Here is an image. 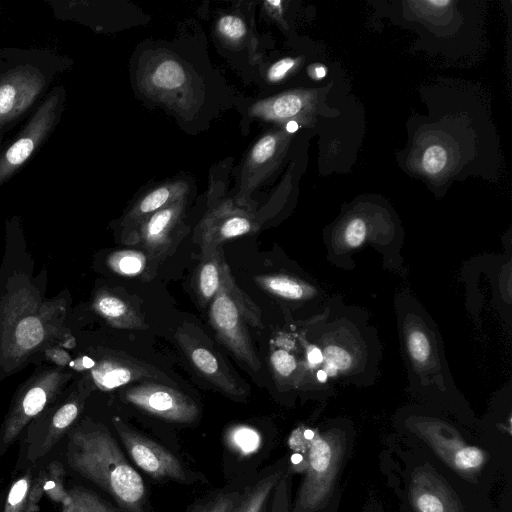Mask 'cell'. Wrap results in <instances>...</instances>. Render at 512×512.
<instances>
[{
    "label": "cell",
    "mask_w": 512,
    "mask_h": 512,
    "mask_svg": "<svg viewBox=\"0 0 512 512\" xmlns=\"http://www.w3.org/2000/svg\"><path fill=\"white\" fill-rule=\"evenodd\" d=\"M73 65L47 48L0 49V147L6 135L36 109L56 78Z\"/></svg>",
    "instance_id": "6da1fadb"
},
{
    "label": "cell",
    "mask_w": 512,
    "mask_h": 512,
    "mask_svg": "<svg viewBox=\"0 0 512 512\" xmlns=\"http://www.w3.org/2000/svg\"><path fill=\"white\" fill-rule=\"evenodd\" d=\"M66 459L70 468L108 492L128 512H147L143 479L105 428L71 432Z\"/></svg>",
    "instance_id": "7a4b0ae2"
},
{
    "label": "cell",
    "mask_w": 512,
    "mask_h": 512,
    "mask_svg": "<svg viewBox=\"0 0 512 512\" xmlns=\"http://www.w3.org/2000/svg\"><path fill=\"white\" fill-rule=\"evenodd\" d=\"M288 445L293 452L303 454L306 461L304 481L292 512H316L333 489L345 444L337 435L297 428L291 433Z\"/></svg>",
    "instance_id": "3957f363"
},
{
    "label": "cell",
    "mask_w": 512,
    "mask_h": 512,
    "mask_svg": "<svg viewBox=\"0 0 512 512\" xmlns=\"http://www.w3.org/2000/svg\"><path fill=\"white\" fill-rule=\"evenodd\" d=\"M209 320L220 341L251 370L259 371L261 362L247 325L263 327L261 310L238 286L229 267L219 291L210 302Z\"/></svg>",
    "instance_id": "277c9868"
},
{
    "label": "cell",
    "mask_w": 512,
    "mask_h": 512,
    "mask_svg": "<svg viewBox=\"0 0 512 512\" xmlns=\"http://www.w3.org/2000/svg\"><path fill=\"white\" fill-rule=\"evenodd\" d=\"M67 100L66 88L54 86L25 124L0 147V187L16 176L48 140L61 121Z\"/></svg>",
    "instance_id": "5b68a950"
},
{
    "label": "cell",
    "mask_w": 512,
    "mask_h": 512,
    "mask_svg": "<svg viewBox=\"0 0 512 512\" xmlns=\"http://www.w3.org/2000/svg\"><path fill=\"white\" fill-rule=\"evenodd\" d=\"M113 424L126 451L144 472L155 479L187 481L186 470L174 454L139 434L118 417L113 418Z\"/></svg>",
    "instance_id": "8992f818"
},
{
    "label": "cell",
    "mask_w": 512,
    "mask_h": 512,
    "mask_svg": "<svg viewBox=\"0 0 512 512\" xmlns=\"http://www.w3.org/2000/svg\"><path fill=\"white\" fill-rule=\"evenodd\" d=\"M124 398L133 406L170 422L191 423L199 415L196 403L189 396L159 383L144 382L129 387Z\"/></svg>",
    "instance_id": "52a82bcc"
},
{
    "label": "cell",
    "mask_w": 512,
    "mask_h": 512,
    "mask_svg": "<svg viewBox=\"0 0 512 512\" xmlns=\"http://www.w3.org/2000/svg\"><path fill=\"white\" fill-rule=\"evenodd\" d=\"M65 376L59 371L41 375L15 401L0 430V456L12 445L24 427L45 408Z\"/></svg>",
    "instance_id": "ba28073f"
},
{
    "label": "cell",
    "mask_w": 512,
    "mask_h": 512,
    "mask_svg": "<svg viewBox=\"0 0 512 512\" xmlns=\"http://www.w3.org/2000/svg\"><path fill=\"white\" fill-rule=\"evenodd\" d=\"M183 215V199L155 212L139 226L133 245H140L161 263L174 253L182 239Z\"/></svg>",
    "instance_id": "9c48e42d"
},
{
    "label": "cell",
    "mask_w": 512,
    "mask_h": 512,
    "mask_svg": "<svg viewBox=\"0 0 512 512\" xmlns=\"http://www.w3.org/2000/svg\"><path fill=\"white\" fill-rule=\"evenodd\" d=\"M257 228L252 214L225 204L207 214L195 231L194 239L200 247L201 258H204L220 248L223 242Z\"/></svg>",
    "instance_id": "30bf717a"
},
{
    "label": "cell",
    "mask_w": 512,
    "mask_h": 512,
    "mask_svg": "<svg viewBox=\"0 0 512 512\" xmlns=\"http://www.w3.org/2000/svg\"><path fill=\"white\" fill-rule=\"evenodd\" d=\"M176 339L192 365L225 394L243 397L246 388L229 371L221 357L192 336L177 332Z\"/></svg>",
    "instance_id": "8fae6325"
},
{
    "label": "cell",
    "mask_w": 512,
    "mask_h": 512,
    "mask_svg": "<svg viewBox=\"0 0 512 512\" xmlns=\"http://www.w3.org/2000/svg\"><path fill=\"white\" fill-rule=\"evenodd\" d=\"M91 376L102 390H113L134 381L157 378L159 372L133 359L108 357L94 364Z\"/></svg>",
    "instance_id": "7c38bea8"
},
{
    "label": "cell",
    "mask_w": 512,
    "mask_h": 512,
    "mask_svg": "<svg viewBox=\"0 0 512 512\" xmlns=\"http://www.w3.org/2000/svg\"><path fill=\"white\" fill-rule=\"evenodd\" d=\"M184 193L185 189L180 186L165 185L146 194L124 218L122 242L133 245L135 234L142 222L155 212L182 200Z\"/></svg>",
    "instance_id": "4fadbf2b"
},
{
    "label": "cell",
    "mask_w": 512,
    "mask_h": 512,
    "mask_svg": "<svg viewBox=\"0 0 512 512\" xmlns=\"http://www.w3.org/2000/svg\"><path fill=\"white\" fill-rule=\"evenodd\" d=\"M426 438L438 455L458 472L472 473L485 462V453L476 446L450 435L448 438L439 432H426Z\"/></svg>",
    "instance_id": "5bb4252c"
},
{
    "label": "cell",
    "mask_w": 512,
    "mask_h": 512,
    "mask_svg": "<svg viewBox=\"0 0 512 512\" xmlns=\"http://www.w3.org/2000/svg\"><path fill=\"white\" fill-rule=\"evenodd\" d=\"M83 406V399L73 397L60 406L52 415L42 434L34 440L28 450L32 462L44 457L71 427Z\"/></svg>",
    "instance_id": "9a60e30c"
},
{
    "label": "cell",
    "mask_w": 512,
    "mask_h": 512,
    "mask_svg": "<svg viewBox=\"0 0 512 512\" xmlns=\"http://www.w3.org/2000/svg\"><path fill=\"white\" fill-rule=\"evenodd\" d=\"M94 309L113 327L129 330L148 327L141 311L130 300L114 292H99L94 300Z\"/></svg>",
    "instance_id": "2e32d148"
},
{
    "label": "cell",
    "mask_w": 512,
    "mask_h": 512,
    "mask_svg": "<svg viewBox=\"0 0 512 512\" xmlns=\"http://www.w3.org/2000/svg\"><path fill=\"white\" fill-rule=\"evenodd\" d=\"M411 499L417 512H455L456 506L448 491L429 474L415 479Z\"/></svg>",
    "instance_id": "e0dca14e"
},
{
    "label": "cell",
    "mask_w": 512,
    "mask_h": 512,
    "mask_svg": "<svg viewBox=\"0 0 512 512\" xmlns=\"http://www.w3.org/2000/svg\"><path fill=\"white\" fill-rule=\"evenodd\" d=\"M228 267L229 265L225 261L221 248L201 258L196 272L195 288L198 299L202 305L210 303L217 294Z\"/></svg>",
    "instance_id": "ac0fdd59"
},
{
    "label": "cell",
    "mask_w": 512,
    "mask_h": 512,
    "mask_svg": "<svg viewBox=\"0 0 512 512\" xmlns=\"http://www.w3.org/2000/svg\"><path fill=\"white\" fill-rule=\"evenodd\" d=\"M108 266L118 275L150 281L156 275L159 263L146 251L118 250L107 258Z\"/></svg>",
    "instance_id": "d6986e66"
},
{
    "label": "cell",
    "mask_w": 512,
    "mask_h": 512,
    "mask_svg": "<svg viewBox=\"0 0 512 512\" xmlns=\"http://www.w3.org/2000/svg\"><path fill=\"white\" fill-rule=\"evenodd\" d=\"M64 477L63 466L59 462H51L33 479L27 506L38 505L43 495L63 504L68 498V490L64 486Z\"/></svg>",
    "instance_id": "ffe728a7"
},
{
    "label": "cell",
    "mask_w": 512,
    "mask_h": 512,
    "mask_svg": "<svg viewBox=\"0 0 512 512\" xmlns=\"http://www.w3.org/2000/svg\"><path fill=\"white\" fill-rule=\"evenodd\" d=\"M283 476L282 470H276L259 478L241 494L233 512H268L270 497L283 480Z\"/></svg>",
    "instance_id": "44dd1931"
},
{
    "label": "cell",
    "mask_w": 512,
    "mask_h": 512,
    "mask_svg": "<svg viewBox=\"0 0 512 512\" xmlns=\"http://www.w3.org/2000/svg\"><path fill=\"white\" fill-rule=\"evenodd\" d=\"M254 281L267 293L288 300H302L311 292L307 284L283 274H261Z\"/></svg>",
    "instance_id": "7402d4cb"
},
{
    "label": "cell",
    "mask_w": 512,
    "mask_h": 512,
    "mask_svg": "<svg viewBox=\"0 0 512 512\" xmlns=\"http://www.w3.org/2000/svg\"><path fill=\"white\" fill-rule=\"evenodd\" d=\"M10 340L12 348L19 353L32 350L44 339L45 331L41 320L35 315H25L11 328Z\"/></svg>",
    "instance_id": "603a6c76"
},
{
    "label": "cell",
    "mask_w": 512,
    "mask_h": 512,
    "mask_svg": "<svg viewBox=\"0 0 512 512\" xmlns=\"http://www.w3.org/2000/svg\"><path fill=\"white\" fill-rule=\"evenodd\" d=\"M60 512H116L95 493L82 487L68 490L67 500L61 504Z\"/></svg>",
    "instance_id": "cb8c5ba5"
},
{
    "label": "cell",
    "mask_w": 512,
    "mask_h": 512,
    "mask_svg": "<svg viewBox=\"0 0 512 512\" xmlns=\"http://www.w3.org/2000/svg\"><path fill=\"white\" fill-rule=\"evenodd\" d=\"M33 479V473L28 470L12 483L6 496L3 512H24Z\"/></svg>",
    "instance_id": "d4e9b609"
},
{
    "label": "cell",
    "mask_w": 512,
    "mask_h": 512,
    "mask_svg": "<svg viewBox=\"0 0 512 512\" xmlns=\"http://www.w3.org/2000/svg\"><path fill=\"white\" fill-rule=\"evenodd\" d=\"M227 439L230 446L243 455L253 453L261 443L260 434L245 425H237L230 429Z\"/></svg>",
    "instance_id": "484cf974"
},
{
    "label": "cell",
    "mask_w": 512,
    "mask_h": 512,
    "mask_svg": "<svg viewBox=\"0 0 512 512\" xmlns=\"http://www.w3.org/2000/svg\"><path fill=\"white\" fill-rule=\"evenodd\" d=\"M152 79L158 88L170 90L178 88L183 84L185 74L179 64L173 61H166L156 67Z\"/></svg>",
    "instance_id": "4316f807"
},
{
    "label": "cell",
    "mask_w": 512,
    "mask_h": 512,
    "mask_svg": "<svg viewBox=\"0 0 512 512\" xmlns=\"http://www.w3.org/2000/svg\"><path fill=\"white\" fill-rule=\"evenodd\" d=\"M322 354L327 376H335L338 371L348 369L352 363L350 354L339 346L329 345Z\"/></svg>",
    "instance_id": "83f0119b"
},
{
    "label": "cell",
    "mask_w": 512,
    "mask_h": 512,
    "mask_svg": "<svg viewBox=\"0 0 512 512\" xmlns=\"http://www.w3.org/2000/svg\"><path fill=\"white\" fill-rule=\"evenodd\" d=\"M270 364L278 379L289 378L297 368L295 357L286 349H273L270 353Z\"/></svg>",
    "instance_id": "f1b7e54d"
},
{
    "label": "cell",
    "mask_w": 512,
    "mask_h": 512,
    "mask_svg": "<svg viewBox=\"0 0 512 512\" xmlns=\"http://www.w3.org/2000/svg\"><path fill=\"white\" fill-rule=\"evenodd\" d=\"M302 99L295 94L277 98L271 105V113L277 118H288L296 115L302 108Z\"/></svg>",
    "instance_id": "f546056e"
},
{
    "label": "cell",
    "mask_w": 512,
    "mask_h": 512,
    "mask_svg": "<svg viewBox=\"0 0 512 512\" xmlns=\"http://www.w3.org/2000/svg\"><path fill=\"white\" fill-rule=\"evenodd\" d=\"M408 349L411 357L418 363L425 362L431 353L427 336L420 330L412 331L408 336Z\"/></svg>",
    "instance_id": "4dcf8cb0"
},
{
    "label": "cell",
    "mask_w": 512,
    "mask_h": 512,
    "mask_svg": "<svg viewBox=\"0 0 512 512\" xmlns=\"http://www.w3.org/2000/svg\"><path fill=\"white\" fill-rule=\"evenodd\" d=\"M240 496L239 491L220 493L197 512H233Z\"/></svg>",
    "instance_id": "1f68e13d"
},
{
    "label": "cell",
    "mask_w": 512,
    "mask_h": 512,
    "mask_svg": "<svg viewBox=\"0 0 512 512\" xmlns=\"http://www.w3.org/2000/svg\"><path fill=\"white\" fill-rule=\"evenodd\" d=\"M217 28L223 37L231 41L240 40L246 34L245 23L239 17L233 15H226L220 18Z\"/></svg>",
    "instance_id": "d6a6232c"
},
{
    "label": "cell",
    "mask_w": 512,
    "mask_h": 512,
    "mask_svg": "<svg viewBox=\"0 0 512 512\" xmlns=\"http://www.w3.org/2000/svg\"><path fill=\"white\" fill-rule=\"evenodd\" d=\"M447 152L439 145L428 147L423 155L424 170L431 175L439 173L446 165Z\"/></svg>",
    "instance_id": "836d02e7"
},
{
    "label": "cell",
    "mask_w": 512,
    "mask_h": 512,
    "mask_svg": "<svg viewBox=\"0 0 512 512\" xmlns=\"http://www.w3.org/2000/svg\"><path fill=\"white\" fill-rule=\"evenodd\" d=\"M277 140L274 135L262 137L253 147L250 155V162L259 166L268 161L274 154Z\"/></svg>",
    "instance_id": "e575fe53"
},
{
    "label": "cell",
    "mask_w": 512,
    "mask_h": 512,
    "mask_svg": "<svg viewBox=\"0 0 512 512\" xmlns=\"http://www.w3.org/2000/svg\"><path fill=\"white\" fill-rule=\"evenodd\" d=\"M366 232L365 222L361 218H354L348 223L345 229V242L349 247H359L365 240Z\"/></svg>",
    "instance_id": "d590c367"
},
{
    "label": "cell",
    "mask_w": 512,
    "mask_h": 512,
    "mask_svg": "<svg viewBox=\"0 0 512 512\" xmlns=\"http://www.w3.org/2000/svg\"><path fill=\"white\" fill-rule=\"evenodd\" d=\"M296 61L292 58H284L274 63L268 70V79L272 82L279 81L285 77L290 69L294 67Z\"/></svg>",
    "instance_id": "8d00e7d4"
},
{
    "label": "cell",
    "mask_w": 512,
    "mask_h": 512,
    "mask_svg": "<svg viewBox=\"0 0 512 512\" xmlns=\"http://www.w3.org/2000/svg\"><path fill=\"white\" fill-rule=\"evenodd\" d=\"M307 360L311 366H316L323 361L322 351L315 346L310 347L307 351Z\"/></svg>",
    "instance_id": "74e56055"
},
{
    "label": "cell",
    "mask_w": 512,
    "mask_h": 512,
    "mask_svg": "<svg viewBox=\"0 0 512 512\" xmlns=\"http://www.w3.org/2000/svg\"><path fill=\"white\" fill-rule=\"evenodd\" d=\"M286 129L288 132H295L298 129V124L296 121H289L286 125Z\"/></svg>",
    "instance_id": "f35d334b"
},
{
    "label": "cell",
    "mask_w": 512,
    "mask_h": 512,
    "mask_svg": "<svg viewBox=\"0 0 512 512\" xmlns=\"http://www.w3.org/2000/svg\"><path fill=\"white\" fill-rule=\"evenodd\" d=\"M317 78H322L326 75V70L324 67L319 66L315 69Z\"/></svg>",
    "instance_id": "ab89813d"
},
{
    "label": "cell",
    "mask_w": 512,
    "mask_h": 512,
    "mask_svg": "<svg viewBox=\"0 0 512 512\" xmlns=\"http://www.w3.org/2000/svg\"><path fill=\"white\" fill-rule=\"evenodd\" d=\"M327 374L324 370H319L317 372V379L320 381V382H325L326 379H327Z\"/></svg>",
    "instance_id": "60d3db41"
},
{
    "label": "cell",
    "mask_w": 512,
    "mask_h": 512,
    "mask_svg": "<svg viewBox=\"0 0 512 512\" xmlns=\"http://www.w3.org/2000/svg\"><path fill=\"white\" fill-rule=\"evenodd\" d=\"M429 3L432 4V5H436V6H441L442 7V6L449 5L450 1L440 0V1H430Z\"/></svg>",
    "instance_id": "b9f144b4"
},
{
    "label": "cell",
    "mask_w": 512,
    "mask_h": 512,
    "mask_svg": "<svg viewBox=\"0 0 512 512\" xmlns=\"http://www.w3.org/2000/svg\"><path fill=\"white\" fill-rule=\"evenodd\" d=\"M24 512H39V506L38 505H30L27 506Z\"/></svg>",
    "instance_id": "7bdbcfd3"
}]
</instances>
